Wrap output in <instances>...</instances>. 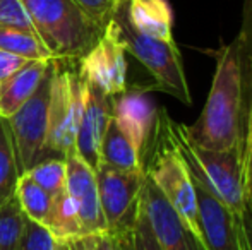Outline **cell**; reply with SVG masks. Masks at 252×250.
Instances as JSON below:
<instances>
[{"instance_id":"obj_1","label":"cell","mask_w":252,"mask_h":250,"mask_svg":"<svg viewBox=\"0 0 252 250\" xmlns=\"http://www.w3.org/2000/svg\"><path fill=\"white\" fill-rule=\"evenodd\" d=\"M187 139L208 151L242 147L251 163L252 125L246 117L242 100L239 43L237 38L216 54V67L208 100L194 125H182Z\"/></svg>"},{"instance_id":"obj_2","label":"cell","mask_w":252,"mask_h":250,"mask_svg":"<svg viewBox=\"0 0 252 250\" xmlns=\"http://www.w3.org/2000/svg\"><path fill=\"white\" fill-rule=\"evenodd\" d=\"M141 160L146 177L158 187L190 235L201 245L202 238L197 220L196 187L189 167L180 153L175 122L170 118L165 108L156 111L153 132Z\"/></svg>"},{"instance_id":"obj_3","label":"cell","mask_w":252,"mask_h":250,"mask_svg":"<svg viewBox=\"0 0 252 250\" xmlns=\"http://www.w3.org/2000/svg\"><path fill=\"white\" fill-rule=\"evenodd\" d=\"M34 33L55 60L79 62L105 28L72 0H23Z\"/></svg>"},{"instance_id":"obj_4","label":"cell","mask_w":252,"mask_h":250,"mask_svg":"<svg viewBox=\"0 0 252 250\" xmlns=\"http://www.w3.org/2000/svg\"><path fill=\"white\" fill-rule=\"evenodd\" d=\"M175 134L180 153L189 171L213 195L221 200L233 214L242 220H252L247 204V168L249 158L242 147L228 151H208L187 139L182 124L175 122Z\"/></svg>"},{"instance_id":"obj_5","label":"cell","mask_w":252,"mask_h":250,"mask_svg":"<svg viewBox=\"0 0 252 250\" xmlns=\"http://www.w3.org/2000/svg\"><path fill=\"white\" fill-rule=\"evenodd\" d=\"M126 3L127 0H117L112 21L119 31L126 52L132 55L150 74V91H163L166 94H172L184 105H192L182 55L177 43L175 41L165 43L134 29L127 19Z\"/></svg>"},{"instance_id":"obj_6","label":"cell","mask_w":252,"mask_h":250,"mask_svg":"<svg viewBox=\"0 0 252 250\" xmlns=\"http://www.w3.org/2000/svg\"><path fill=\"white\" fill-rule=\"evenodd\" d=\"M84 107V83L77 69L55 60L48 105V136L45 158H63L74 153L76 134Z\"/></svg>"},{"instance_id":"obj_7","label":"cell","mask_w":252,"mask_h":250,"mask_svg":"<svg viewBox=\"0 0 252 250\" xmlns=\"http://www.w3.org/2000/svg\"><path fill=\"white\" fill-rule=\"evenodd\" d=\"M55 60L50 63L34 94L10 117L3 118L21 175L43 160L48 136V105Z\"/></svg>"},{"instance_id":"obj_8","label":"cell","mask_w":252,"mask_h":250,"mask_svg":"<svg viewBox=\"0 0 252 250\" xmlns=\"http://www.w3.org/2000/svg\"><path fill=\"white\" fill-rule=\"evenodd\" d=\"M100 194L101 213L106 223V235H117L132 228L141 204L144 170L124 171L106 165L94 170Z\"/></svg>"},{"instance_id":"obj_9","label":"cell","mask_w":252,"mask_h":250,"mask_svg":"<svg viewBox=\"0 0 252 250\" xmlns=\"http://www.w3.org/2000/svg\"><path fill=\"white\" fill-rule=\"evenodd\" d=\"M197 199L201 247L204 250H252V220H242L192 177Z\"/></svg>"},{"instance_id":"obj_10","label":"cell","mask_w":252,"mask_h":250,"mask_svg":"<svg viewBox=\"0 0 252 250\" xmlns=\"http://www.w3.org/2000/svg\"><path fill=\"white\" fill-rule=\"evenodd\" d=\"M77 72L84 83L108 96H117L129 87L127 52L112 19L96 43L77 62Z\"/></svg>"},{"instance_id":"obj_11","label":"cell","mask_w":252,"mask_h":250,"mask_svg":"<svg viewBox=\"0 0 252 250\" xmlns=\"http://www.w3.org/2000/svg\"><path fill=\"white\" fill-rule=\"evenodd\" d=\"M65 190L76 202L84 233L103 237L108 231H106V223L101 213L96 173L76 153L65 158Z\"/></svg>"},{"instance_id":"obj_12","label":"cell","mask_w":252,"mask_h":250,"mask_svg":"<svg viewBox=\"0 0 252 250\" xmlns=\"http://www.w3.org/2000/svg\"><path fill=\"white\" fill-rule=\"evenodd\" d=\"M141 202L163 250H199V242L190 235L179 214L148 177L144 178Z\"/></svg>"},{"instance_id":"obj_13","label":"cell","mask_w":252,"mask_h":250,"mask_svg":"<svg viewBox=\"0 0 252 250\" xmlns=\"http://www.w3.org/2000/svg\"><path fill=\"white\" fill-rule=\"evenodd\" d=\"M112 98L84 83V107L77 127L74 153L93 170L100 165L101 140L112 118Z\"/></svg>"},{"instance_id":"obj_14","label":"cell","mask_w":252,"mask_h":250,"mask_svg":"<svg viewBox=\"0 0 252 250\" xmlns=\"http://www.w3.org/2000/svg\"><path fill=\"white\" fill-rule=\"evenodd\" d=\"M156 111L151 98L139 87H127L124 93L112 98L113 120L141 156L153 132Z\"/></svg>"},{"instance_id":"obj_15","label":"cell","mask_w":252,"mask_h":250,"mask_svg":"<svg viewBox=\"0 0 252 250\" xmlns=\"http://www.w3.org/2000/svg\"><path fill=\"white\" fill-rule=\"evenodd\" d=\"M127 19L141 34L172 43L173 10L168 0H127Z\"/></svg>"},{"instance_id":"obj_16","label":"cell","mask_w":252,"mask_h":250,"mask_svg":"<svg viewBox=\"0 0 252 250\" xmlns=\"http://www.w3.org/2000/svg\"><path fill=\"white\" fill-rule=\"evenodd\" d=\"M53 60H30L19 72L0 84V117L14 115L38 89Z\"/></svg>"},{"instance_id":"obj_17","label":"cell","mask_w":252,"mask_h":250,"mask_svg":"<svg viewBox=\"0 0 252 250\" xmlns=\"http://www.w3.org/2000/svg\"><path fill=\"white\" fill-rule=\"evenodd\" d=\"M100 165H106L115 170L136 171L143 170V160L137 149L132 146L126 134L119 129L113 117L110 118L106 132L101 140L100 149Z\"/></svg>"},{"instance_id":"obj_18","label":"cell","mask_w":252,"mask_h":250,"mask_svg":"<svg viewBox=\"0 0 252 250\" xmlns=\"http://www.w3.org/2000/svg\"><path fill=\"white\" fill-rule=\"evenodd\" d=\"M45 226L50 230V233L55 237L57 242L72 240V238L86 235L83 230V224H81L79 214H77L76 202L72 200L67 190L53 197L52 209L48 213Z\"/></svg>"},{"instance_id":"obj_19","label":"cell","mask_w":252,"mask_h":250,"mask_svg":"<svg viewBox=\"0 0 252 250\" xmlns=\"http://www.w3.org/2000/svg\"><path fill=\"white\" fill-rule=\"evenodd\" d=\"M237 43H239L244 108L247 120L252 125V0H244L242 26L237 36Z\"/></svg>"},{"instance_id":"obj_20","label":"cell","mask_w":252,"mask_h":250,"mask_svg":"<svg viewBox=\"0 0 252 250\" xmlns=\"http://www.w3.org/2000/svg\"><path fill=\"white\" fill-rule=\"evenodd\" d=\"M14 195H16L21 211H23L28 220L36 221L40 224L47 223L48 213L52 209L53 197L47 190L41 189L40 185L34 184L26 173L21 175L19 180H17Z\"/></svg>"},{"instance_id":"obj_21","label":"cell","mask_w":252,"mask_h":250,"mask_svg":"<svg viewBox=\"0 0 252 250\" xmlns=\"http://www.w3.org/2000/svg\"><path fill=\"white\" fill-rule=\"evenodd\" d=\"M0 50L28 60H55L36 34L12 28H0Z\"/></svg>"},{"instance_id":"obj_22","label":"cell","mask_w":252,"mask_h":250,"mask_svg":"<svg viewBox=\"0 0 252 250\" xmlns=\"http://www.w3.org/2000/svg\"><path fill=\"white\" fill-rule=\"evenodd\" d=\"M19 177L21 171L17 168L9 132L3 118L0 117V204L14 195Z\"/></svg>"},{"instance_id":"obj_23","label":"cell","mask_w":252,"mask_h":250,"mask_svg":"<svg viewBox=\"0 0 252 250\" xmlns=\"http://www.w3.org/2000/svg\"><path fill=\"white\" fill-rule=\"evenodd\" d=\"M26 175L36 185L47 190L52 197L59 195L60 192L65 190L67 167L63 158H45L40 163L34 165L31 170H28Z\"/></svg>"},{"instance_id":"obj_24","label":"cell","mask_w":252,"mask_h":250,"mask_svg":"<svg viewBox=\"0 0 252 250\" xmlns=\"http://www.w3.org/2000/svg\"><path fill=\"white\" fill-rule=\"evenodd\" d=\"M24 218L16 195L0 204V250H17Z\"/></svg>"},{"instance_id":"obj_25","label":"cell","mask_w":252,"mask_h":250,"mask_svg":"<svg viewBox=\"0 0 252 250\" xmlns=\"http://www.w3.org/2000/svg\"><path fill=\"white\" fill-rule=\"evenodd\" d=\"M57 240L45 224L24 218L17 250H55Z\"/></svg>"},{"instance_id":"obj_26","label":"cell","mask_w":252,"mask_h":250,"mask_svg":"<svg viewBox=\"0 0 252 250\" xmlns=\"http://www.w3.org/2000/svg\"><path fill=\"white\" fill-rule=\"evenodd\" d=\"M129 244L130 250H163L151 230L150 220H148L146 213H144L143 202L139 204L136 221H134L132 228L129 230Z\"/></svg>"},{"instance_id":"obj_27","label":"cell","mask_w":252,"mask_h":250,"mask_svg":"<svg viewBox=\"0 0 252 250\" xmlns=\"http://www.w3.org/2000/svg\"><path fill=\"white\" fill-rule=\"evenodd\" d=\"M0 28H12L34 33L23 0H0ZM36 34V33H34Z\"/></svg>"},{"instance_id":"obj_28","label":"cell","mask_w":252,"mask_h":250,"mask_svg":"<svg viewBox=\"0 0 252 250\" xmlns=\"http://www.w3.org/2000/svg\"><path fill=\"white\" fill-rule=\"evenodd\" d=\"M72 2H76L94 23L100 24L101 28H106V24L112 19L117 0H72Z\"/></svg>"},{"instance_id":"obj_29","label":"cell","mask_w":252,"mask_h":250,"mask_svg":"<svg viewBox=\"0 0 252 250\" xmlns=\"http://www.w3.org/2000/svg\"><path fill=\"white\" fill-rule=\"evenodd\" d=\"M28 62H30L28 58L0 50V84L12 77L16 72H19Z\"/></svg>"},{"instance_id":"obj_30","label":"cell","mask_w":252,"mask_h":250,"mask_svg":"<svg viewBox=\"0 0 252 250\" xmlns=\"http://www.w3.org/2000/svg\"><path fill=\"white\" fill-rule=\"evenodd\" d=\"M100 238L101 237H96V235H83L72 240L57 242L55 250H96Z\"/></svg>"},{"instance_id":"obj_31","label":"cell","mask_w":252,"mask_h":250,"mask_svg":"<svg viewBox=\"0 0 252 250\" xmlns=\"http://www.w3.org/2000/svg\"><path fill=\"white\" fill-rule=\"evenodd\" d=\"M96 250H120L119 245H117L115 238L112 235H103L100 238V244H98V249Z\"/></svg>"},{"instance_id":"obj_32","label":"cell","mask_w":252,"mask_h":250,"mask_svg":"<svg viewBox=\"0 0 252 250\" xmlns=\"http://www.w3.org/2000/svg\"><path fill=\"white\" fill-rule=\"evenodd\" d=\"M115 238L117 245H119L120 250H130V244H129V230L127 231H122V233H117V235H112Z\"/></svg>"},{"instance_id":"obj_33","label":"cell","mask_w":252,"mask_h":250,"mask_svg":"<svg viewBox=\"0 0 252 250\" xmlns=\"http://www.w3.org/2000/svg\"><path fill=\"white\" fill-rule=\"evenodd\" d=\"M247 204H249V209L252 214V158L249 168H247Z\"/></svg>"},{"instance_id":"obj_34","label":"cell","mask_w":252,"mask_h":250,"mask_svg":"<svg viewBox=\"0 0 252 250\" xmlns=\"http://www.w3.org/2000/svg\"><path fill=\"white\" fill-rule=\"evenodd\" d=\"M199 250H204V247H201V245H199Z\"/></svg>"}]
</instances>
